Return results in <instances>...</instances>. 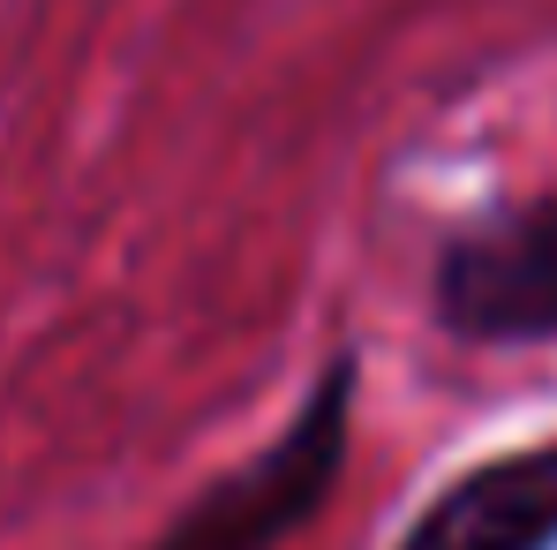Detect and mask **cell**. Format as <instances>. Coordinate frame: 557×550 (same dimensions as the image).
I'll list each match as a JSON object with an SVG mask.
<instances>
[{
  "instance_id": "cell-1",
  "label": "cell",
  "mask_w": 557,
  "mask_h": 550,
  "mask_svg": "<svg viewBox=\"0 0 557 550\" xmlns=\"http://www.w3.org/2000/svg\"><path fill=\"white\" fill-rule=\"evenodd\" d=\"M347 423H355V363L339 355L272 445L249 467L219 475L151 550H278L332 498L347 460Z\"/></svg>"
},
{
  "instance_id": "cell-2",
  "label": "cell",
  "mask_w": 557,
  "mask_h": 550,
  "mask_svg": "<svg viewBox=\"0 0 557 550\" xmlns=\"http://www.w3.org/2000/svg\"><path fill=\"white\" fill-rule=\"evenodd\" d=\"M437 317L460 340H550L557 332V196L467 227L437 257Z\"/></svg>"
},
{
  "instance_id": "cell-3",
  "label": "cell",
  "mask_w": 557,
  "mask_h": 550,
  "mask_svg": "<svg viewBox=\"0 0 557 550\" xmlns=\"http://www.w3.org/2000/svg\"><path fill=\"white\" fill-rule=\"evenodd\" d=\"M392 550H557V445L467 467Z\"/></svg>"
}]
</instances>
